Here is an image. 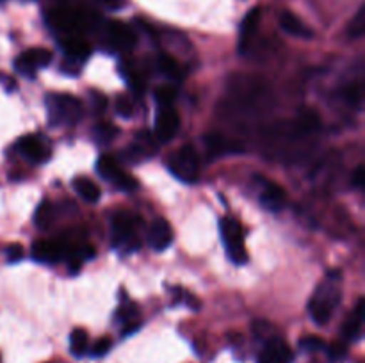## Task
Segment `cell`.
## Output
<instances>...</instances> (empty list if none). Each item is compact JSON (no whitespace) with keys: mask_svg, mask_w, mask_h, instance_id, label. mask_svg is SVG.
Wrapping results in <instances>:
<instances>
[{"mask_svg":"<svg viewBox=\"0 0 365 363\" xmlns=\"http://www.w3.org/2000/svg\"><path fill=\"white\" fill-rule=\"evenodd\" d=\"M341 302V273L331 270L319 283L309 302V312L317 326H324L334 315V310Z\"/></svg>","mask_w":365,"mask_h":363,"instance_id":"6da1fadb","label":"cell"},{"mask_svg":"<svg viewBox=\"0 0 365 363\" xmlns=\"http://www.w3.org/2000/svg\"><path fill=\"white\" fill-rule=\"evenodd\" d=\"M96 14L88 9H77V7H56L46 13V21L53 31L64 36H81L88 31L96 20Z\"/></svg>","mask_w":365,"mask_h":363,"instance_id":"7a4b0ae2","label":"cell"},{"mask_svg":"<svg viewBox=\"0 0 365 363\" xmlns=\"http://www.w3.org/2000/svg\"><path fill=\"white\" fill-rule=\"evenodd\" d=\"M139 217L130 212H118L113 217V244L123 251H134L139 248V235H138Z\"/></svg>","mask_w":365,"mask_h":363,"instance_id":"3957f363","label":"cell"},{"mask_svg":"<svg viewBox=\"0 0 365 363\" xmlns=\"http://www.w3.org/2000/svg\"><path fill=\"white\" fill-rule=\"evenodd\" d=\"M220 230L228 258L237 265L248 262V251H246L245 233H242L241 224L234 217H223L220 223Z\"/></svg>","mask_w":365,"mask_h":363,"instance_id":"277c9868","label":"cell"},{"mask_svg":"<svg viewBox=\"0 0 365 363\" xmlns=\"http://www.w3.org/2000/svg\"><path fill=\"white\" fill-rule=\"evenodd\" d=\"M168 167L171 174L184 184H196L200 178L198 153L192 146H182L168 159Z\"/></svg>","mask_w":365,"mask_h":363,"instance_id":"5b68a950","label":"cell"},{"mask_svg":"<svg viewBox=\"0 0 365 363\" xmlns=\"http://www.w3.org/2000/svg\"><path fill=\"white\" fill-rule=\"evenodd\" d=\"M50 121L56 125H75L82 117V103L71 95H53L48 98Z\"/></svg>","mask_w":365,"mask_h":363,"instance_id":"8992f818","label":"cell"},{"mask_svg":"<svg viewBox=\"0 0 365 363\" xmlns=\"http://www.w3.org/2000/svg\"><path fill=\"white\" fill-rule=\"evenodd\" d=\"M96 169H98L100 177L106 178V180L113 182L118 189L121 191H134L138 187V182L132 174L125 173L121 169V166L118 164V160L110 155H103L98 159V164H96Z\"/></svg>","mask_w":365,"mask_h":363,"instance_id":"52a82bcc","label":"cell"},{"mask_svg":"<svg viewBox=\"0 0 365 363\" xmlns=\"http://www.w3.org/2000/svg\"><path fill=\"white\" fill-rule=\"evenodd\" d=\"M52 63V52L46 48H31L27 52L21 53L16 60H14V68L20 71L25 77H34V71L38 68L48 66Z\"/></svg>","mask_w":365,"mask_h":363,"instance_id":"ba28073f","label":"cell"},{"mask_svg":"<svg viewBox=\"0 0 365 363\" xmlns=\"http://www.w3.org/2000/svg\"><path fill=\"white\" fill-rule=\"evenodd\" d=\"M107 41L110 43L114 50H120V52H128L135 46L138 38H135V32L130 25L123 23V21H110L107 25Z\"/></svg>","mask_w":365,"mask_h":363,"instance_id":"9c48e42d","label":"cell"},{"mask_svg":"<svg viewBox=\"0 0 365 363\" xmlns=\"http://www.w3.org/2000/svg\"><path fill=\"white\" fill-rule=\"evenodd\" d=\"M180 128V116L177 110L171 107H160L155 120V137L159 142H170Z\"/></svg>","mask_w":365,"mask_h":363,"instance_id":"30bf717a","label":"cell"},{"mask_svg":"<svg viewBox=\"0 0 365 363\" xmlns=\"http://www.w3.org/2000/svg\"><path fill=\"white\" fill-rule=\"evenodd\" d=\"M18 149L21 155L32 164H43L50 159V148L41 135H25L18 141Z\"/></svg>","mask_w":365,"mask_h":363,"instance_id":"8fae6325","label":"cell"},{"mask_svg":"<svg viewBox=\"0 0 365 363\" xmlns=\"http://www.w3.org/2000/svg\"><path fill=\"white\" fill-rule=\"evenodd\" d=\"M292 351L280 338H269L259 356V363H291Z\"/></svg>","mask_w":365,"mask_h":363,"instance_id":"7c38bea8","label":"cell"},{"mask_svg":"<svg viewBox=\"0 0 365 363\" xmlns=\"http://www.w3.org/2000/svg\"><path fill=\"white\" fill-rule=\"evenodd\" d=\"M260 203L269 212H280L287 203V192L284 187L273 184V182H264V189L260 192Z\"/></svg>","mask_w":365,"mask_h":363,"instance_id":"4fadbf2b","label":"cell"},{"mask_svg":"<svg viewBox=\"0 0 365 363\" xmlns=\"http://www.w3.org/2000/svg\"><path fill=\"white\" fill-rule=\"evenodd\" d=\"M260 18H262V11H260L259 7H255V9L250 11V13L246 14L245 20H242L241 31H239V53H242V56L248 52L250 45H252L253 36H255L257 28H259Z\"/></svg>","mask_w":365,"mask_h":363,"instance_id":"5bb4252c","label":"cell"},{"mask_svg":"<svg viewBox=\"0 0 365 363\" xmlns=\"http://www.w3.org/2000/svg\"><path fill=\"white\" fill-rule=\"evenodd\" d=\"M148 241L155 251H164L173 242V228L166 219H155L148 231Z\"/></svg>","mask_w":365,"mask_h":363,"instance_id":"9a60e30c","label":"cell"},{"mask_svg":"<svg viewBox=\"0 0 365 363\" xmlns=\"http://www.w3.org/2000/svg\"><path fill=\"white\" fill-rule=\"evenodd\" d=\"M64 253V246L59 241H36L32 244V256L43 263L59 262Z\"/></svg>","mask_w":365,"mask_h":363,"instance_id":"2e32d148","label":"cell"},{"mask_svg":"<svg viewBox=\"0 0 365 363\" xmlns=\"http://www.w3.org/2000/svg\"><path fill=\"white\" fill-rule=\"evenodd\" d=\"M362 327H364V298L359 299L355 310L349 313L346 319L344 326H342V337L348 342H355L362 337Z\"/></svg>","mask_w":365,"mask_h":363,"instance_id":"e0dca14e","label":"cell"},{"mask_svg":"<svg viewBox=\"0 0 365 363\" xmlns=\"http://www.w3.org/2000/svg\"><path fill=\"white\" fill-rule=\"evenodd\" d=\"M61 46L66 56L73 60H84L91 53V46L86 39H82V36H64L61 39Z\"/></svg>","mask_w":365,"mask_h":363,"instance_id":"ac0fdd59","label":"cell"},{"mask_svg":"<svg viewBox=\"0 0 365 363\" xmlns=\"http://www.w3.org/2000/svg\"><path fill=\"white\" fill-rule=\"evenodd\" d=\"M280 27L284 28L287 34L296 36V38L310 39L314 36L312 31H310L294 13H291V11H284V13L280 14Z\"/></svg>","mask_w":365,"mask_h":363,"instance_id":"d6986e66","label":"cell"},{"mask_svg":"<svg viewBox=\"0 0 365 363\" xmlns=\"http://www.w3.org/2000/svg\"><path fill=\"white\" fill-rule=\"evenodd\" d=\"M73 189L78 196H81L84 201L88 203H96L102 196V191H100L98 185L95 182H91L89 178H75L73 182Z\"/></svg>","mask_w":365,"mask_h":363,"instance_id":"ffe728a7","label":"cell"},{"mask_svg":"<svg viewBox=\"0 0 365 363\" xmlns=\"http://www.w3.org/2000/svg\"><path fill=\"white\" fill-rule=\"evenodd\" d=\"M159 68L163 71V75H166V78L175 82H180L184 78V71L182 66L178 64V60L175 57H171L170 53H160L159 57Z\"/></svg>","mask_w":365,"mask_h":363,"instance_id":"44dd1931","label":"cell"},{"mask_svg":"<svg viewBox=\"0 0 365 363\" xmlns=\"http://www.w3.org/2000/svg\"><path fill=\"white\" fill-rule=\"evenodd\" d=\"M203 142H205V146H207V152L216 153V155L217 153H223V152H235V149H237V152H241V148H239V146L230 144V142H228L225 137H221L220 134L205 135Z\"/></svg>","mask_w":365,"mask_h":363,"instance_id":"7402d4cb","label":"cell"},{"mask_svg":"<svg viewBox=\"0 0 365 363\" xmlns=\"http://www.w3.org/2000/svg\"><path fill=\"white\" fill-rule=\"evenodd\" d=\"M88 347H89L88 333H86L84 330H81V327H77V330L71 331V335H70L71 354L77 356V358H81V356H84L86 352H88Z\"/></svg>","mask_w":365,"mask_h":363,"instance_id":"603a6c76","label":"cell"},{"mask_svg":"<svg viewBox=\"0 0 365 363\" xmlns=\"http://www.w3.org/2000/svg\"><path fill=\"white\" fill-rule=\"evenodd\" d=\"M53 217H56V209H53L52 203L48 201H41L39 206L36 209L34 214V223L39 230H46V228L52 224Z\"/></svg>","mask_w":365,"mask_h":363,"instance_id":"cb8c5ba5","label":"cell"},{"mask_svg":"<svg viewBox=\"0 0 365 363\" xmlns=\"http://www.w3.org/2000/svg\"><path fill=\"white\" fill-rule=\"evenodd\" d=\"M364 32H365V7L362 6L359 9V13L355 14V18L351 20V23H349L348 36L351 39H356V38H362Z\"/></svg>","mask_w":365,"mask_h":363,"instance_id":"d4e9b609","label":"cell"},{"mask_svg":"<svg viewBox=\"0 0 365 363\" xmlns=\"http://www.w3.org/2000/svg\"><path fill=\"white\" fill-rule=\"evenodd\" d=\"M155 100L160 107H171L177 100V89L173 85H160L155 89Z\"/></svg>","mask_w":365,"mask_h":363,"instance_id":"484cf974","label":"cell"},{"mask_svg":"<svg viewBox=\"0 0 365 363\" xmlns=\"http://www.w3.org/2000/svg\"><path fill=\"white\" fill-rule=\"evenodd\" d=\"M138 312H139L138 305H135V302H132V301H127V302H123V305H121L120 308H118L116 320L120 324L130 322V320L138 319Z\"/></svg>","mask_w":365,"mask_h":363,"instance_id":"4316f807","label":"cell"},{"mask_svg":"<svg viewBox=\"0 0 365 363\" xmlns=\"http://www.w3.org/2000/svg\"><path fill=\"white\" fill-rule=\"evenodd\" d=\"M118 135V128L110 123H100L98 127L95 128V137L98 139V142L106 144V142H110Z\"/></svg>","mask_w":365,"mask_h":363,"instance_id":"83f0119b","label":"cell"},{"mask_svg":"<svg viewBox=\"0 0 365 363\" xmlns=\"http://www.w3.org/2000/svg\"><path fill=\"white\" fill-rule=\"evenodd\" d=\"M116 110L121 117H132L135 112V103L130 96H120L116 102Z\"/></svg>","mask_w":365,"mask_h":363,"instance_id":"f1b7e54d","label":"cell"},{"mask_svg":"<svg viewBox=\"0 0 365 363\" xmlns=\"http://www.w3.org/2000/svg\"><path fill=\"white\" fill-rule=\"evenodd\" d=\"M110 347H113V342H110V338H107V337L98 338V340L95 342V345L91 347V356H95V358H102V356H106L107 352L110 351Z\"/></svg>","mask_w":365,"mask_h":363,"instance_id":"f546056e","label":"cell"},{"mask_svg":"<svg viewBox=\"0 0 365 363\" xmlns=\"http://www.w3.org/2000/svg\"><path fill=\"white\" fill-rule=\"evenodd\" d=\"M299 345H302L305 351L316 352V351H323L324 340H323V338H319V337H305L302 342H299Z\"/></svg>","mask_w":365,"mask_h":363,"instance_id":"4dcf8cb0","label":"cell"},{"mask_svg":"<svg viewBox=\"0 0 365 363\" xmlns=\"http://www.w3.org/2000/svg\"><path fill=\"white\" fill-rule=\"evenodd\" d=\"M128 84H130V88L134 89L135 93H139V95H141V93H145V89H146L145 78H143L139 73L128 75Z\"/></svg>","mask_w":365,"mask_h":363,"instance_id":"1f68e13d","label":"cell"},{"mask_svg":"<svg viewBox=\"0 0 365 363\" xmlns=\"http://www.w3.org/2000/svg\"><path fill=\"white\" fill-rule=\"evenodd\" d=\"M6 253H7V260H9L11 263H16L24 258V248H21L20 244H11Z\"/></svg>","mask_w":365,"mask_h":363,"instance_id":"d6a6232c","label":"cell"},{"mask_svg":"<svg viewBox=\"0 0 365 363\" xmlns=\"http://www.w3.org/2000/svg\"><path fill=\"white\" fill-rule=\"evenodd\" d=\"M346 352H348V347H346L344 344H341V342H335V344L330 345L331 359H342L346 356Z\"/></svg>","mask_w":365,"mask_h":363,"instance_id":"836d02e7","label":"cell"},{"mask_svg":"<svg viewBox=\"0 0 365 363\" xmlns=\"http://www.w3.org/2000/svg\"><path fill=\"white\" fill-rule=\"evenodd\" d=\"M139 326H141V322H139L138 319L130 320V322L121 324V335H125V337H127V335H132L134 331L139 330Z\"/></svg>","mask_w":365,"mask_h":363,"instance_id":"e575fe53","label":"cell"},{"mask_svg":"<svg viewBox=\"0 0 365 363\" xmlns=\"http://www.w3.org/2000/svg\"><path fill=\"white\" fill-rule=\"evenodd\" d=\"M364 173H365V169H364V166H359L355 169V173H353V178H351V184L355 185L356 189H362V185H364Z\"/></svg>","mask_w":365,"mask_h":363,"instance_id":"d590c367","label":"cell"},{"mask_svg":"<svg viewBox=\"0 0 365 363\" xmlns=\"http://www.w3.org/2000/svg\"><path fill=\"white\" fill-rule=\"evenodd\" d=\"M98 2L110 11H118L123 7V0H98Z\"/></svg>","mask_w":365,"mask_h":363,"instance_id":"8d00e7d4","label":"cell"}]
</instances>
